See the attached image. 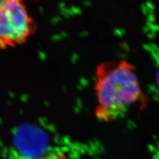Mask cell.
Returning <instances> with one entry per match:
<instances>
[{"mask_svg":"<svg viewBox=\"0 0 159 159\" xmlns=\"http://www.w3.org/2000/svg\"><path fill=\"white\" fill-rule=\"evenodd\" d=\"M96 116L105 122L122 117L136 104L144 106V93L133 64L125 60L107 61L96 70Z\"/></svg>","mask_w":159,"mask_h":159,"instance_id":"obj_1","label":"cell"},{"mask_svg":"<svg viewBox=\"0 0 159 159\" xmlns=\"http://www.w3.org/2000/svg\"><path fill=\"white\" fill-rule=\"evenodd\" d=\"M31 21L19 1L4 2L0 7V43L6 45L23 41L31 31Z\"/></svg>","mask_w":159,"mask_h":159,"instance_id":"obj_2","label":"cell"},{"mask_svg":"<svg viewBox=\"0 0 159 159\" xmlns=\"http://www.w3.org/2000/svg\"><path fill=\"white\" fill-rule=\"evenodd\" d=\"M14 139L17 149L27 158H40L47 150V135L39 127L25 125L18 129Z\"/></svg>","mask_w":159,"mask_h":159,"instance_id":"obj_3","label":"cell"},{"mask_svg":"<svg viewBox=\"0 0 159 159\" xmlns=\"http://www.w3.org/2000/svg\"><path fill=\"white\" fill-rule=\"evenodd\" d=\"M43 159H68L66 156L62 155H51L44 158Z\"/></svg>","mask_w":159,"mask_h":159,"instance_id":"obj_4","label":"cell"},{"mask_svg":"<svg viewBox=\"0 0 159 159\" xmlns=\"http://www.w3.org/2000/svg\"><path fill=\"white\" fill-rule=\"evenodd\" d=\"M3 1H0V7H1V6H2V5L3 3Z\"/></svg>","mask_w":159,"mask_h":159,"instance_id":"obj_5","label":"cell"}]
</instances>
